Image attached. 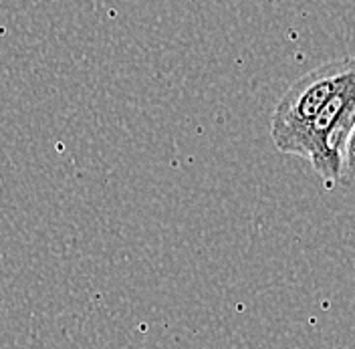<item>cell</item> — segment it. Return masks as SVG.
<instances>
[{"label": "cell", "mask_w": 355, "mask_h": 349, "mask_svg": "<svg viewBox=\"0 0 355 349\" xmlns=\"http://www.w3.org/2000/svg\"><path fill=\"white\" fill-rule=\"evenodd\" d=\"M352 77H355V57L333 59L299 77L272 110L270 137L275 148L305 160L307 135L315 117Z\"/></svg>", "instance_id": "1"}, {"label": "cell", "mask_w": 355, "mask_h": 349, "mask_svg": "<svg viewBox=\"0 0 355 349\" xmlns=\"http://www.w3.org/2000/svg\"><path fill=\"white\" fill-rule=\"evenodd\" d=\"M355 124V77L339 89L323 111L315 117L307 135L305 160L321 178L327 190L341 178V160L347 135Z\"/></svg>", "instance_id": "2"}, {"label": "cell", "mask_w": 355, "mask_h": 349, "mask_svg": "<svg viewBox=\"0 0 355 349\" xmlns=\"http://www.w3.org/2000/svg\"><path fill=\"white\" fill-rule=\"evenodd\" d=\"M339 184H343V186H354L355 184V124L352 131H349V135H347L345 148H343Z\"/></svg>", "instance_id": "3"}]
</instances>
